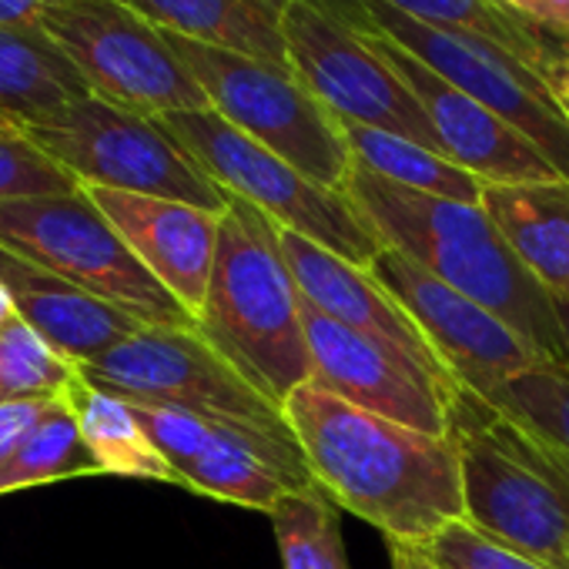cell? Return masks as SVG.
<instances>
[{
  "label": "cell",
  "instance_id": "obj_1",
  "mask_svg": "<svg viewBox=\"0 0 569 569\" xmlns=\"http://www.w3.org/2000/svg\"><path fill=\"white\" fill-rule=\"evenodd\" d=\"M322 492L376 526L386 542L426 549L466 519L452 436H432L366 412L309 382L281 406Z\"/></svg>",
  "mask_w": 569,
  "mask_h": 569
},
{
  "label": "cell",
  "instance_id": "obj_2",
  "mask_svg": "<svg viewBox=\"0 0 569 569\" xmlns=\"http://www.w3.org/2000/svg\"><path fill=\"white\" fill-rule=\"evenodd\" d=\"M346 194L386 248H396L456 292L516 329L546 362L569 366L552 296L519 261L482 204L436 198L352 164Z\"/></svg>",
  "mask_w": 569,
  "mask_h": 569
},
{
  "label": "cell",
  "instance_id": "obj_3",
  "mask_svg": "<svg viewBox=\"0 0 569 569\" xmlns=\"http://www.w3.org/2000/svg\"><path fill=\"white\" fill-rule=\"evenodd\" d=\"M194 329L278 406L312 382L302 292L284 261L278 224L234 194L221 214L218 254Z\"/></svg>",
  "mask_w": 569,
  "mask_h": 569
},
{
  "label": "cell",
  "instance_id": "obj_4",
  "mask_svg": "<svg viewBox=\"0 0 569 569\" xmlns=\"http://www.w3.org/2000/svg\"><path fill=\"white\" fill-rule=\"evenodd\" d=\"M449 436L462 466L466 522L549 569H569V462L462 386L449 392Z\"/></svg>",
  "mask_w": 569,
  "mask_h": 569
},
{
  "label": "cell",
  "instance_id": "obj_5",
  "mask_svg": "<svg viewBox=\"0 0 569 569\" xmlns=\"http://www.w3.org/2000/svg\"><path fill=\"white\" fill-rule=\"evenodd\" d=\"M158 121L218 188L254 204L278 228L299 231L366 268H372L386 248L346 191L312 181L296 164L228 124L218 111H174Z\"/></svg>",
  "mask_w": 569,
  "mask_h": 569
},
{
  "label": "cell",
  "instance_id": "obj_6",
  "mask_svg": "<svg viewBox=\"0 0 569 569\" xmlns=\"http://www.w3.org/2000/svg\"><path fill=\"white\" fill-rule=\"evenodd\" d=\"M0 244L154 329H194L191 312L138 261L84 188L0 201Z\"/></svg>",
  "mask_w": 569,
  "mask_h": 569
},
{
  "label": "cell",
  "instance_id": "obj_7",
  "mask_svg": "<svg viewBox=\"0 0 569 569\" xmlns=\"http://www.w3.org/2000/svg\"><path fill=\"white\" fill-rule=\"evenodd\" d=\"M164 38L208 94L211 111L312 181L346 191L356 161L342 128L292 68L198 44L171 31Z\"/></svg>",
  "mask_w": 569,
  "mask_h": 569
},
{
  "label": "cell",
  "instance_id": "obj_8",
  "mask_svg": "<svg viewBox=\"0 0 569 569\" xmlns=\"http://www.w3.org/2000/svg\"><path fill=\"white\" fill-rule=\"evenodd\" d=\"M24 138L54 158L81 188L171 198L214 214L228 211L231 194L198 168L158 118L124 111L98 94L24 128Z\"/></svg>",
  "mask_w": 569,
  "mask_h": 569
},
{
  "label": "cell",
  "instance_id": "obj_9",
  "mask_svg": "<svg viewBox=\"0 0 569 569\" xmlns=\"http://www.w3.org/2000/svg\"><path fill=\"white\" fill-rule=\"evenodd\" d=\"M38 24L74 61L91 91L124 111L164 118L211 108L164 31L121 0H64L44 8Z\"/></svg>",
  "mask_w": 569,
  "mask_h": 569
},
{
  "label": "cell",
  "instance_id": "obj_10",
  "mask_svg": "<svg viewBox=\"0 0 569 569\" xmlns=\"http://www.w3.org/2000/svg\"><path fill=\"white\" fill-rule=\"evenodd\" d=\"M81 376L124 399L144 406L181 409L214 422H234L268 432H292L284 409L254 389L198 329L144 326Z\"/></svg>",
  "mask_w": 569,
  "mask_h": 569
},
{
  "label": "cell",
  "instance_id": "obj_11",
  "mask_svg": "<svg viewBox=\"0 0 569 569\" xmlns=\"http://www.w3.org/2000/svg\"><path fill=\"white\" fill-rule=\"evenodd\" d=\"M131 409L174 469L181 489L264 516L289 492L322 489L296 432L214 422L144 402H131Z\"/></svg>",
  "mask_w": 569,
  "mask_h": 569
},
{
  "label": "cell",
  "instance_id": "obj_12",
  "mask_svg": "<svg viewBox=\"0 0 569 569\" xmlns=\"http://www.w3.org/2000/svg\"><path fill=\"white\" fill-rule=\"evenodd\" d=\"M281 28L292 71L336 121L379 128L442 154L412 88L326 0H289Z\"/></svg>",
  "mask_w": 569,
  "mask_h": 569
},
{
  "label": "cell",
  "instance_id": "obj_13",
  "mask_svg": "<svg viewBox=\"0 0 569 569\" xmlns=\"http://www.w3.org/2000/svg\"><path fill=\"white\" fill-rule=\"evenodd\" d=\"M362 4L399 48H406L412 58L429 64L436 74H442L449 84L476 98L499 121L536 144L569 184V118L536 68L486 38L412 21L382 0H362Z\"/></svg>",
  "mask_w": 569,
  "mask_h": 569
},
{
  "label": "cell",
  "instance_id": "obj_14",
  "mask_svg": "<svg viewBox=\"0 0 569 569\" xmlns=\"http://www.w3.org/2000/svg\"><path fill=\"white\" fill-rule=\"evenodd\" d=\"M329 11H336L349 28H356L412 88L419 98L442 154L466 168L482 184H546L562 181L559 171L546 161V154L529 144L519 131H512L506 121H499L489 108H482L476 98L449 84L442 74H436L429 64L412 58L406 48H399L366 11L362 0H326Z\"/></svg>",
  "mask_w": 569,
  "mask_h": 569
},
{
  "label": "cell",
  "instance_id": "obj_15",
  "mask_svg": "<svg viewBox=\"0 0 569 569\" xmlns=\"http://www.w3.org/2000/svg\"><path fill=\"white\" fill-rule=\"evenodd\" d=\"M372 271L389 284L392 296L409 309L449 379L482 399L509 379L546 362L516 329L476 299L456 292L396 248H382Z\"/></svg>",
  "mask_w": 569,
  "mask_h": 569
},
{
  "label": "cell",
  "instance_id": "obj_16",
  "mask_svg": "<svg viewBox=\"0 0 569 569\" xmlns=\"http://www.w3.org/2000/svg\"><path fill=\"white\" fill-rule=\"evenodd\" d=\"M302 322L312 356V382L382 419L449 436V392L442 382L396 349L339 326L302 299Z\"/></svg>",
  "mask_w": 569,
  "mask_h": 569
},
{
  "label": "cell",
  "instance_id": "obj_17",
  "mask_svg": "<svg viewBox=\"0 0 569 569\" xmlns=\"http://www.w3.org/2000/svg\"><path fill=\"white\" fill-rule=\"evenodd\" d=\"M278 241H281L284 261L292 268L299 292L309 306H316L322 316L336 319L339 326H349L396 349L399 356H406L429 376L452 382L442 362L436 359L432 346L426 342L422 329L409 316V309L392 296V289L372 268L356 264L289 228H278Z\"/></svg>",
  "mask_w": 569,
  "mask_h": 569
},
{
  "label": "cell",
  "instance_id": "obj_18",
  "mask_svg": "<svg viewBox=\"0 0 569 569\" xmlns=\"http://www.w3.org/2000/svg\"><path fill=\"white\" fill-rule=\"evenodd\" d=\"M138 261L198 319L218 254L221 214L188 201L84 188Z\"/></svg>",
  "mask_w": 569,
  "mask_h": 569
},
{
  "label": "cell",
  "instance_id": "obj_19",
  "mask_svg": "<svg viewBox=\"0 0 569 569\" xmlns=\"http://www.w3.org/2000/svg\"><path fill=\"white\" fill-rule=\"evenodd\" d=\"M0 284L8 289L21 322L31 326L78 369L98 362L118 342L144 329V322L134 316L78 289L74 281L21 258L4 244H0Z\"/></svg>",
  "mask_w": 569,
  "mask_h": 569
},
{
  "label": "cell",
  "instance_id": "obj_20",
  "mask_svg": "<svg viewBox=\"0 0 569 569\" xmlns=\"http://www.w3.org/2000/svg\"><path fill=\"white\" fill-rule=\"evenodd\" d=\"M121 4L178 38L292 68L281 28L289 0H121Z\"/></svg>",
  "mask_w": 569,
  "mask_h": 569
},
{
  "label": "cell",
  "instance_id": "obj_21",
  "mask_svg": "<svg viewBox=\"0 0 569 569\" xmlns=\"http://www.w3.org/2000/svg\"><path fill=\"white\" fill-rule=\"evenodd\" d=\"M482 208L552 299H569V184H482Z\"/></svg>",
  "mask_w": 569,
  "mask_h": 569
},
{
  "label": "cell",
  "instance_id": "obj_22",
  "mask_svg": "<svg viewBox=\"0 0 569 569\" xmlns=\"http://www.w3.org/2000/svg\"><path fill=\"white\" fill-rule=\"evenodd\" d=\"M74 61L34 28H0V118L14 128L48 121L61 108L91 98Z\"/></svg>",
  "mask_w": 569,
  "mask_h": 569
},
{
  "label": "cell",
  "instance_id": "obj_23",
  "mask_svg": "<svg viewBox=\"0 0 569 569\" xmlns=\"http://www.w3.org/2000/svg\"><path fill=\"white\" fill-rule=\"evenodd\" d=\"M68 406L74 409L84 442L104 476H131V479L178 486L174 469L168 466L161 449L151 442L131 402L91 386L81 376V382L68 392Z\"/></svg>",
  "mask_w": 569,
  "mask_h": 569
},
{
  "label": "cell",
  "instance_id": "obj_24",
  "mask_svg": "<svg viewBox=\"0 0 569 569\" xmlns=\"http://www.w3.org/2000/svg\"><path fill=\"white\" fill-rule=\"evenodd\" d=\"M339 128L352 151V161L359 168L379 174L382 181L409 188V191L436 194V198L482 204V181L472 178L456 161H449L446 154H439L426 144H416L409 138L379 131V128H366V124H352V121H339Z\"/></svg>",
  "mask_w": 569,
  "mask_h": 569
},
{
  "label": "cell",
  "instance_id": "obj_25",
  "mask_svg": "<svg viewBox=\"0 0 569 569\" xmlns=\"http://www.w3.org/2000/svg\"><path fill=\"white\" fill-rule=\"evenodd\" d=\"M382 4L442 31H466L486 38L536 68L539 74L556 61L569 58V48L559 44L562 34H552L516 14L506 0H382Z\"/></svg>",
  "mask_w": 569,
  "mask_h": 569
},
{
  "label": "cell",
  "instance_id": "obj_26",
  "mask_svg": "<svg viewBox=\"0 0 569 569\" xmlns=\"http://www.w3.org/2000/svg\"><path fill=\"white\" fill-rule=\"evenodd\" d=\"M81 476L104 472L91 456L81 422L68 399H58L8 456H0V496Z\"/></svg>",
  "mask_w": 569,
  "mask_h": 569
},
{
  "label": "cell",
  "instance_id": "obj_27",
  "mask_svg": "<svg viewBox=\"0 0 569 569\" xmlns=\"http://www.w3.org/2000/svg\"><path fill=\"white\" fill-rule=\"evenodd\" d=\"M281 569H349L339 506L319 492H289L268 512Z\"/></svg>",
  "mask_w": 569,
  "mask_h": 569
},
{
  "label": "cell",
  "instance_id": "obj_28",
  "mask_svg": "<svg viewBox=\"0 0 569 569\" xmlns=\"http://www.w3.org/2000/svg\"><path fill=\"white\" fill-rule=\"evenodd\" d=\"M81 382V369L54 352L21 319L0 332V402L68 399Z\"/></svg>",
  "mask_w": 569,
  "mask_h": 569
},
{
  "label": "cell",
  "instance_id": "obj_29",
  "mask_svg": "<svg viewBox=\"0 0 569 569\" xmlns=\"http://www.w3.org/2000/svg\"><path fill=\"white\" fill-rule=\"evenodd\" d=\"M496 409L522 422L569 462V366L539 362L489 396Z\"/></svg>",
  "mask_w": 569,
  "mask_h": 569
},
{
  "label": "cell",
  "instance_id": "obj_30",
  "mask_svg": "<svg viewBox=\"0 0 569 569\" xmlns=\"http://www.w3.org/2000/svg\"><path fill=\"white\" fill-rule=\"evenodd\" d=\"M81 184L24 134L0 138V201L68 194Z\"/></svg>",
  "mask_w": 569,
  "mask_h": 569
},
{
  "label": "cell",
  "instance_id": "obj_31",
  "mask_svg": "<svg viewBox=\"0 0 569 569\" xmlns=\"http://www.w3.org/2000/svg\"><path fill=\"white\" fill-rule=\"evenodd\" d=\"M426 556L439 569H549V566L522 556L519 549H512V546L479 532L466 519H459L449 529H442L426 546Z\"/></svg>",
  "mask_w": 569,
  "mask_h": 569
},
{
  "label": "cell",
  "instance_id": "obj_32",
  "mask_svg": "<svg viewBox=\"0 0 569 569\" xmlns=\"http://www.w3.org/2000/svg\"><path fill=\"white\" fill-rule=\"evenodd\" d=\"M58 399H18L0 402V456H8L34 426L38 419L54 406Z\"/></svg>",
  "mask_w": 569,
  "mask_h": 569
},
{
  "label": "cell",
  "instance_id": "obj_33",
  "mask_svg": "<svg viewBox=\"0 0 569 569\" xmlns=\"http://www.w3.org/2000/svg\"><path fill=\"white\" fill-rule=\"evenodd\" d=\"M506 4L532 24L569 38V0H506Z\"/></svg>",
  "mask_w": 569,
  "mask_h": 569
},
{
  "label": "cell",
  "instance_id": "obj_34",
  "mask_svg": "<svg viewBox=\"0 0 569 569\" xmlns=\"http://www.w3.org/2000/svg\"><path fill=\"white\" fill-rule=\"evenodd\" d=\"M41 21V8L28 0H0V28H34Z\"/></svg>",
  "mask_w": 569,
  "mask_h": 569
},
{
  "label": "cell",
  "instance_id": "obj_35",
  "mask_svg": "<svg viewBox=\"0 0 569 569\" xmlns=\"http://www.w3.org/2000/svg\"><path fill=\"white\" fill-rule=\"evenodd\" d=\"M389 546V559H392V569H439L426 549H416V546H402V542H386Z\"/></svg>",
  "mask_w": 569,
  "mask_h": 569
},
{
  "label": "cell",
  "instance_id": "obj_36",
  "mask_svg": "<svg viewBox=\"0 0 569 569\" xmlns=\"http://www.w3.org/2000/svg\"><path fill=\"white\" fill-rule=\"evenodd\" d=\"M542 78H546L549 91L556 94L559 108H562V111H566V118H569V58H562V61H556L552 68H546V71H542Z\"/></svg>",
  "mask_w": 569,
  "mask_h": 569
},
{
  "label": "cell",
  "instance_id": "obj_37",
  "mask_svg": "<svg viewBox=\"0 0 569 569\" xmlns=\"http://www.w3.org/2000/svg\"><path fill=\"white\" fill-rule=\"evenodd\" d=\"M21 316H18V309H14V302H11V296H8V289L0 284V332H4L11 322H18Z\"/></svg>",
  "mask_w": 569,
  "mask_h": 569
},
{
  "label": "cell",
  "instance_id": "obj_38",
  "mask_svg": "<svg viewBox=\"0 0 569 569\" xmlns=\"http://www.w3.org/2000/svg\"><path fill=\"white\" fill-rule=\"evenodd\" d=\"M552 306H556L559 332H562V342H566V356H569V299H552Z\"/></svg>",
  "mask_w": 569,
  "mask_h": 569
},
{
  "label": "cell",
  "instance_id": "obj_39",
  "mask_svg": "<svg viewBox=\"0 0 569 569\" xmlns=\"http://www.w3.org/2000/svg\"><path fill=\"white\" fill-rule=\"evenodd\" d=\"M14 134H24V131H21V128H14L11 121L0 118V138H14Z\"/></svg>",
  "mask_w": 569,
  "mask_h": 569
},
{
  "label": "cell",
  "instance_id": "obj_40",
  "mask_svg": "<svg viewBox=\"0 0 569 569\" xmlns=\"http://www.w3.org/2000/svg\"><path fill=\"white\" fill-rule=\"evenodd\" d=\"M28 4H34V8H51V4H64V0H28Z\"/></svg>",
  "mask_w": 569,
  "mask_h": 569
}]
</instances>
